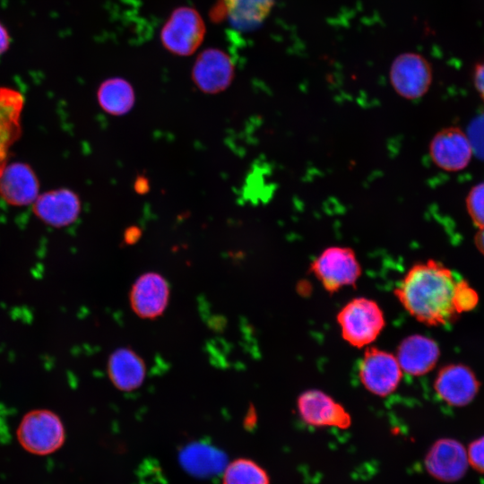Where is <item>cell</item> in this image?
<instances>
[{"label":"cell","mask_w":484,"mask_h":484,"mask_svg":"<svg viewBox=\"0 0 484 484\" xmlns=\"http://www.w3.org/2000/svg\"><path fill=\"white\" fill-rule=\"evenodd\" d=\"M389 77L398 95L406 99H417L428 91L432 70L425 57L409 52L399 55L393 61Z\"/></svg>","instance_id":"7"},{"label":"cell","mask_w":484,"mask_h":484,"mask_svg":"<svg viewBox=\"0 0 484 484\" xmlns=\"http://www.w3.org/2000/svg\"><path fill=\"white\" fill-rule=\"evenodd\" d=\"M206 26L197 10L190 6L174 9L160 32L161 45L179 56L193 55L202 45Z\"/></svg>","instance_id":"3"},{"label":"cell","mask_w":484,"mask_h":484,"mask_svg":"<svg viewBox=\"0 0 484 484\" xmlns=\"http://www.w3.org/2000/svg\"><path fill=\"white\" fill-rule=\"evenodd\" d=\"M186 470L194 475L209 476L224 469L225 457L220 451L204 444L187 445L180 454Z\"/></svg>","instance_id":"20"},{"label":"cell","mask_w":484,"mask_h":484,"mask_svg":"<svg viewBox=\"0 0 484 484\" xmlns=\"http://www.w3.org/2000/svg\"><path fill=\"white\" fill-rule=\"evenodd\" d=\"M337 322L342 338L357 348L372 343L385 324L378 304L367 298H356L348 302L338 313Z\"/></svg>","instance_id":"2"},{"label":"cell","mask_w":484,"mask_h":484,"mask_svg":"<svg viewBox=\"0 0 484 484\" xmlns=\"http://www.w3.org/2000/svg\"><path fill=\"white\" fill-rule=\"evenodd\" d=\"M473 82L476 90L484 100V62L475 66L473 73Z\"/></svg>","instance_id":"26"},{"label":"cell","mask_w":484,"mask_h":484,"mask_svg":"<svg viewBox=\"0 0 484 484\" xmlns=\"http://www.w3.org/2000/svg\"><path fill=\"white\" fill-rule=\"evenodd\" d=\"M149 181L143 176L138 177L134 182V189L138 194H145L149 191Z\"/></svg>","instance_id":"29"},{"label":"cell","mask_w":484,"mask_h":484,"mask_svg":"<svg viewBox=\"0 0 484 484\" xmlns=\"http://www.w3.org/2000/svg\"><path fill=\"white\" fill-rule=\"evenodd\" d=\"M467 212L479 229H484V182L474 186L466 198Z\"/></svg>","instance_id":"23"},{"label":"cell","mask_w":484,"mask_h":484,"mask_svg":"<svg viewBox=\"0 0 484 484\" xmlns=\"http://www.w3.org/2000/svg\"><path fill=\"white\" fill-rule=\"evenodd\" d=\"M474 243L478 250L484 255V229H479L476 233Z\"/></svg>","instance_id":"30"},{"label":"cell","mask_w":484,"mask_h":484,"mask_svg":"<svg viewBox=\"0 0 484 484\" xmlns=\"http://www.w3.org/2000/svg\"><path fill=\"white\" fill-rule=\"evenodd\" d=\"M440 355L438 344L424 335L414 334L402 341L396 359L406 374L419 376L432 370Z\"/></svg>","instance_id":"16"},{"label":"cell","mask_w":484,"mask_h":484,"mask_svg":"<svg viewBox=\"0 0 484 484\" xmlns=\"http://www.w3.org/2000/svg\"><path fill=\"white\" fill-rule=\"evenodd\" d=\"M273 0H224L229 21L237 27L247 28L264 20Z\"/></svg>","instance_id":"21"},{"label":"cell","mask_w":484,"mask_h":484,"mask_svg":"<svg viewBox=\"0 0 484 484\" xmlns=\"http://www.w3.org/2000/svg\"><path fill=\"white\" fill-rule=\"evenodd\" d=\"M473 147L470 138L458 127H447L437 132L429 143L432 161L449 172L463 169L470 162Z\"/></svg>","instance_id":"9"},{"label":"cell","mask_w":484,"mask_h":484,"mask_svg":"<svg viewBox=\"0 0 484 484\" xmlns=\"http://www.w3.org/2000/svg\"><path fill=\"white\" fill-rule=\"evenodd\" d=\"M24 99L11 88L0 87V174L6 166L11 146L21 135Z\"/></svg>","instance_id":"17"},{"label":"cell","mask_w":484,"mask_h":484,"mask_svg":"<svg viewBox=\"0 0 484 484\" xmlns=\"http://www.w3.org/2000/svg\"><path fill=\"white\" fill-rule=\"evenodd\" d=\"M479 302V296L476 290L467 281L460 279L457 282L454 293V306L456 311L461 315L472 310Z\"/></svg>","instance_id":"24"},{"label":"cell","mask_w":484,"mask_h":484,"mask_svg":"<svg viewBox=\"0 0 484 484\" xmlns=\"http://www.w3.org/2000/svg\"><path fill=\"white\" fill-rule=\"evenodd\" d=\"M222 484H270V478L254 461L238 458L224 467Z\"/></svg>","instance_id":"22"},{"label":"cell","mask_w":484,"mask_h":484,"mask_svg":"<svg viewBox=\"0 0 484 484\" xmlns=\"http://www.w3.org/2000/svg\"><path fill=\"white\" fill-rule=\"evenodd\" d=\"M469 461L464 446L455 439L441 438L430 447L425 457L428 473L438 480L453 482L462 479Z\"/></svg>","instance_id":"12"},{"label":"cell","mask_w":484,"mask_h":484,"mask_svg":"<svg viewBox=\"0 0 484 484\" xmlns=\"http://www.w3.org/2000/svg\"><path fill=\"white\" fill-rule=\"evenodd\" d=\"M297 405L302 420L308 425L341 429L350 426V416L344 407L320 390L302 393Z\"/></svg>","instance_id":"10"},{"label":"cell","mask_w":484,"mask_h":484,"mask_svg":"<svg viewBox=\"0 0 484 484\" xmlns=\"http://www.w3.org/2000/svg\"><path fill=\"white\" fill-rule=\"evenodd\" d=\"M108 373L113 385L122 391H132L143 384L145 376L143 360L134 350L120 348L108 362Z\"/></svg>","instance_id":"18"},{"label":"cell","mask_w":484,"mask_h":484,"mask_svg":"<svg viewBox=\"0 0 484 484\" xmlns=\"http://www.w3.org/2000/svg\"><path fill=\"white\" fill-rule=\"evenodd\" d=\"M191 73L194 85L202 92L217 94L231 84L235 77V66L225 51L209 48L196 56Z\"/></svg>","instance_id":"8"},{"label":"cell","mask_w":484,"mask_h":484,"mask_svg":"<svg viewBox=\"0 0 484 484\" xmlns=\"http://www.w3.org/2000/svg\"><path fill=\"white\" fill-rule=\"evenodd\" d=\"M459 280L443 264L430 259L412 265L394 293L417 321L429 326L444 325L460 315L454 306Z\"/></svg>","instance_id":"1"},{"label":"cell","mask_w":484,"mask_h":484,"mask_svg":"<svg viewBox=\"0 0 484 484\" xmlns=\"http://www.w3.org/2000/svg\"><path fill=\"white\" fill-rule=\"evenodd\" d=\"M97 99L100 108L109 115L127 114L134 106L135 92L132 84L122 77L103 81L98 88Z\"/></svg>","instance_id":"19"},{"label":"cell","mask_w":484,"mask_h":484,"mask_svg":"<svg viewBox=\"0 0 484 484\" xmlns=\"http://www.w3.org/2000/svg\"><path fill=\"white\" fill-rule=\"evenodd\" d=\"M130 305L140 317L153 319L163 314L169 299V286L157 272L142 274L134 283L129 295Z\"/></svg>","instance_id":"13"},{"label":"cell","mask_w":484,"mask_h":484,"mask_svg":"<svg viewBox=\"0 0 484 484\" xmlns=\"http://www.w3.org/2000/svg\"><path fill=\"white\" fill-rule=\"evenodd\" d=\"M9 44V34L4 25L0 22V55L7 50Z\"/></svg>","instance_id":"28"},{"label":"cell","mask_w":484,"mask_h":484,"mask_svg":"<svg viewBox=\"0 0 484 484\" xmlns=\"http://www.w3.org/2000/svg\"><path fill=\"white\" fill-rule=\"evenodd\" d=\"M142 231L137 227H130L124 233V240L127 245L134 244L141 238Z\"/></svg>","instance_id":"27"},{"label":"cell","mask_w":484,"mask_h":484,"mask_svg":"<svg viewBox=\"0 0 484 484\" xmlns=\"http://www.w3.org/2000/svg\"><path fill=\"white\" fill-rule=\"evenodd\" d=\"M17 437L28 452L46 455L59 449L65 441V429L59 417L48 410H36L22 419Z\"/></svg>","instance_id":"5"},{"label":"cell","mask_w":484,"mask_h":484,"mask_svg":"<svg viewBox=\"0 0 484 484\" xmlns=\"http://www.w3.org/2000/svg\"><path fill=\"white\" fill-rule=\"evenodd\" d=\"M359 376L364 387L377 396H387L398 387L402 370L394 355L371 347L360 361Z\"/></svg>","instance_id":"6"},{"label":"cell","mask_w":484,"mask_h":484,"mask_svg":"<svg viewBox=\"0 0 484 484\" xmlns=\"http://www.w3.org/2000/svg\"><path fill=\"white\" fill-rule=\"evenodd\" d=\"M39 188L37 177L27 164H6L0 174V196L11 205L33 203L39 196Z\"/></svg>","instance_id":"15"},{"label":"cell","mask_w":484,"mask_h":484,"mask_svg":"<svg viewBox=\"0 0 484 484\" xmlns=\"http://www.w3.org/2000/svg\"><path fill=\"white\" fill-rule=\"evenodd\" d=\"M322 286L329 293L354 286L360 277L361 266L353 249L333 246L323 250L310 264Z\"/></svg>","instance_id":"4"},{"label":"cell","mask_w":484,"mask_h":484,"mask_svg":"<svg viewBox=\"0 0 484 484\" xmlns=\"http://www.w3.org/2000/svg\"><path fill=\"white\" fill-rule=\"evenodd\" d=\"M36 216L52 227H65L74 222L81 211L78 195L72 190L60 188L39 195L33 203Z\"/></svg>","instance_id":"14"},{"label":"cell","mask_w":484,"mask_h":484,"mask_svg":"<svg viewBox=\"0 0 484 484\" xmlns=\"http://www.w3.org/2000/svg\"><path fill=\"white\" fill-rule=\"evenodd\" d=\"M467 455L469 463L476 471L484 473V436L471 443Z\"/></svg>","instance_id":"25"},{"label":"cell","mask_w":484,"mask_h":484,"mask_svg":"<svg viewBox=\"0 0 484 484\" xmlns=\"http://www.w3.org/2000/svg\"><path fill=\"white\" fill-rule=\"evenodd\" d=\"M434 388L438 397L447 404L462 407L475 398L480 382L468 366L450 364L439 370Z\"/></svg>","instance_id":"11"}]
</instances>
